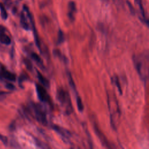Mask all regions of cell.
<instances>
[{"mask_svg":"<svg viewBox=\"0 0 149 149\" xmlns=\"http://www.w3.org/2000/svg\"><path fill=\"white\" fill-rule=\"evenodd\" d=\"M133 62L135 68L140 79L146 83L148 74V54L144 52L133 56Z\"/></svg>","mask_w":149,"mask_h":149,"instance_id":"6da1fadb","label":"cell"},{"mask_svg":"<svg viewBox=\"0 0 149 149\" xmlns=\"http://www.w3.org/2000/svg\"><path fill=\"white\" fill-rule=\"evenodd\" d=\"M33 113L35 119L43 125H47V118L46 112L43 107L39 104L32 103L31 105Z\"/></svg>","mask_w":149,"mask_h":149,"instance_id":"7a4b0ae2","label":"cell"},{"mask_svg":"<svg viewBox=\"0 0 149 149\" xmlns=\"http://www.w3.org/2000/svg\"><path fill=\"white\" fill-rule=\"evenodd\" d=\"M57 98L61 105L65 107L66 112L68 114L70 113L72 111V106L68 93L62 88H59L57 91Z\"/></svg>","mask_w":149,"mask_h":149,"instance_id":"3957f363","label":"cell"},{"mask_svg":"<svg viewBox=\"0 0 149 149\" xmlns=\"http://www.w3.org/2000/svg\"><path fill=\"white\" fill-rule=\"evenodd\" d=\"M36 90L37 93V95L39 99L45 103L51 104L50 97L48 94L46 90L44 88V87L40 84H36Z\"/></svg>","mask_w":149,"mask_h":149,"instance_id":"277c9868","label":"cell"},{"mask_svg":"<svg viewBox=\"0 0 149 149\" xmlns=\"http://www.w3.org/2000/svg\"><path fill=\"white\" fill-rule=\"evenodd\" d=\"M94 130H95V132L97 136H98V139L101 141L102 144L107 148H111L112 147H111L110 143H109V141H108V139L105 136V135L102 133V132L100 130L98 126L95 123L94 124Z\"/></svg>","mask_w":149,"mask_h":149,"instance_id":"5b68a950","label":"cell"},{"mask_svg":"<svg viewBox=\"0 0 149 149\" xmlns=\"http://www.w3.org/2000/svg\"><path fill=\"white\" fill-rule=\"evenodd\" d=\"M0 77L1 78H4L7 80H9L10 81H15L16 80V76L15 74L10 72L8 70H6L5 68L2 66L1 67V70H0Z\"/></svg>","mask_w":149,"mask_h":149,"instance_id":"8992f818","label":"cell"},{"mask_svg":"<svg viewBox=\"0 0 149 149\" xmlns=\"http://www.w3.org/2000/svg\"><path fill=\"white\" fill-rule=\"evenodd\" d=\"M52 128L54 130H55V131H56L58 134H59L65 139H69L72 136L70 132L63 127L58 126L57 125H54Z\"/></svg>","mask_w":149,"mask_h":149,"instance_id":"52a82bcc","label":"cell"},{"mask_svg":"<svg viewBox=\"0 0 149 149\" xmlns=\"http://www.w3.org/2000/svg\"><path fill=\"white\" fill-rule=\"evenodd\" d=\"M134 1L138 6V8H139V12H140V19H141V20L143 22H144V23H146L148 25V19L146 17V15H145L143 3H142V0H134Z\"/></svg>","mask_w":149,"mask_h":149,"instance_id":"ba28073f","label":"cell"},{"mask_svg":"<svg viewBox=\"0 0 149 149\" xmlns=\"http://www.w3.org/2000/svg\"><path fill=\"white\" fill-rule=\"evenodd\" d=\"M5 29L3 26L0 25V41L6 45H9L11 42L10 37L5 34Z\"/></svg>","mask_w":149,"mask_h":149,"instance_id":"9c48e42d","label":"cell"},{"mask_svg":"<svg viewBox=\"0 0 149 149\" xmlns=\"http://www.w3.org/2000/svg\"><path fill=\"white\" fill-rule=\"evenodd\" d=\"M76 11V3L73 1H70L68 4V16L72 21L74 19V14Z\"/></svg>","mask_w":149,"mask_h":149,"instance_id":"30bf717a","label":"cell"},{"mask_svg":"<svg viewBox=\"0 0 149 149\" xmlns=\"http://www.w3.org/2000/svg\"><path fill=\"white\" fill-rule=\"evenodd\" d=\"M20 23H21L22 27L24 29H25L26 30H29L30 26H29V23L27 22V17L26 16L24 10L21 13V15H20Z\"/></svg>","mask_w":149,"mask_h":149,"instance_id":"8fae6325","label":"cell"},{"mask_svg":"<svg viewBox=\"0 0 149 149\" xmlns=\"http://www.w3.org/2000/svg\"><path fill=\"white\" fill-rule=\"evenodd\" d=\"M37 77L38 79L39 80V81H40V83L42 84L43 86L45 87H49V81L43 76L39 72L37 71Z\"/></svg>","mask_w":149,"mask_h":149,"instance_id":"7c38bea8","label":"cell"},{"mask_svg":"<svg viewBox=\"0 0 149 149\" xmlns=\"http://www.w3.org/2000/svg\"><path fill=\"white\" fill-rule=\"evenodd\" d=\"M31 58H33V59L37 63V64L41 68H44V65H43V62L41 59V58L35 52H33L31 54Z\"/></svg>","mask_w":149,"mask_h":149,"instance_id":"4fadbf2b","label":"cell"},{"mask_svg":"<svg viewBox=\"0 0 149 149\" xmlns=\"http://www.w3.org/2000/svg\"><path fill=\"white\" fill-rule=\"evenodd\" d=\"M0 11H1V15L2 18L3 20H6L8 17V13L3 4L1 2H0Z\"/></svg>","mask_w":149,"mask_h":149,"instance_id":"5bb4252c","label":"cell"},{"mask_svg":"<svg viewBox=\"0 0 149 149\" xmlns=\"http://www.w3.org/2000/svg\"><path fill=\"white\" fill-rule=\"evenodd\" d=\"M76 104H77V106L79 111L80 112H82L84 109V105L80 97L79 96H77L76 98Z\"/></svg>","mask_w":149,"mask_h":149,"instance_id":"9a60e30c","label":"cell"},{"mask_svg":"<svg viewBox=\"0 0 149 149\" xmlns=\"http://www.w3.org/2000/svg\"><path fill=\"white\" fill-rule=\"evenodd\" d=\"M68 80H69V85L71 87V88L76 91V86H75V84H74V82L70 75V73H69L68 74Z\"/></svg>","mask_w":149,"mask_h":149,"instance_id":"2e32d148","label":"cell"},{"mask_svg":"<svg viewBox=\"0 0 149 149\" xmlns=\"http://www.w3.org/2000/svg\"><path fill=\"white\" fill-rule=\"evenodd\" d=\"M65 40V37H64V34L63 33V32L61 30L59 31V33H58V44H61Z\"/></svg>","mask_w":149,"mask_h":149,"instance_id":"e0dca14e","label":"cell"},{"mask_svg":"<svg viewBox=\"0 0 149 149\" xmlns=\"http://www.w3.org/2000/svg\"><path fill=\"white\" fill-rule=\"evenodd\" d=\"M24 63H25V65H26L27 68L29 70H31V69H32V65H31V62L29 61V60H28V59H25L24 60Z\"/></svg>","mask_w":149,"mask_h":149,"instance_id":"ac0fdd59","label":"cell"},{"mask_svg":"<svg viewBox=\"0 0 149 149\" xmlns=\"http://www.w3.org/2000/svg\"><path fill=\"white\" fill-rule=\"evenodd\" d=\"M115 83H116V85L118 88V90L119 91V93L120 94H122V90H121V88H120V86L119 85V80H118V79L117 77H115Z\"/></svg>","mask_w":149,"mask_h":149,"instance_id":"d6986e66","label":"cell"},{"mask_svg":"<svg viewBox=\"0 0 149 149\" xmlns=\"http://www.w3.org/2000/svg\"><path fill=\"white\" fill-rule=\"evenodd\" d=\"M0 139L2 141V142L4 143V144H6V142H7V139L6 137H5L4 136H2L1 134H0Z\"/></svg>","mask_w":149,"mask_h":149,"instance_id":"ffe728a7","label":"cell"},{"mask_svg":"<svg viewBox=\"0 0 149 149\" xmlns=\"http://www.w3.org/2000/svg\"><path fill=\"white\" fill-rule=\"evenodd\" d=\"M6 87L9 89H14L15 88V86L12 84H10V83H8L6 85Z\"/></svg>","mask_w":149,"mask_h":149,"instance_id":"44dd1931","label":"cell"},{"mask_svg":"<svg viewBox=\"0 0 149 149\" xmlns=\"http://www.w3.org/2000/svg\"><path fill=\"white\" fill-rule=\"evenodd\" d=\"M6 94V92L4 91H0V99L2 100V98L5 97V95Z\"/></svg>","mask_w":149,"mask_h":149,"instance_id":"7402d4cb","label":"cell"}]
</instances>
